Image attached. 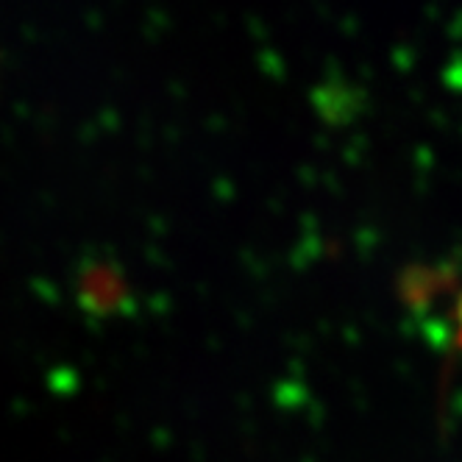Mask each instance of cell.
I'll return each mask as SVG.
<instances>
[{"instance_id": "3", "label": "cell", "mask_w": 462, "mask_h": 462, "mask_svg": "<svg viewBox=\"0 0 462 462\" xmlns=\"http://www.w3.org/2000/svg\"><path fill=\"white\" fill-rule=\"evenodd\" d=\"M457 318H459V328H457V343L462 346V299H459V304H457Z\"/></svg>"}, {"instance_id": "1", "label": "cell", "mask_w": 462, "mask_h": 462, "mask_svg": "<svg viewBox=\"0 0 462 462\" xmlns=\"http://www.w3.org/2000/svg\"><path fill=\"white\" fill-rule=\"evenodd\" d=\"M457 284V273L451 268H429V265H410L399 276V292L402 299L420 310L435 299L438 292L451 290Z\"/></svg>"}, {"instance_id": "2", "label": "cell", "mask_w": 462, "mask_h": 462, "mask_svg": "<svg viewBox=\"0 0 462 462\" xmlns=\"http://www.w3.org/2000/svg\"><path fill=\"white\" fill-rule=\"evenodd\" d=\"M125 299V284L112 268H97L87 276V301L95 310H115Z\"/></svg>"}]
</instances>
